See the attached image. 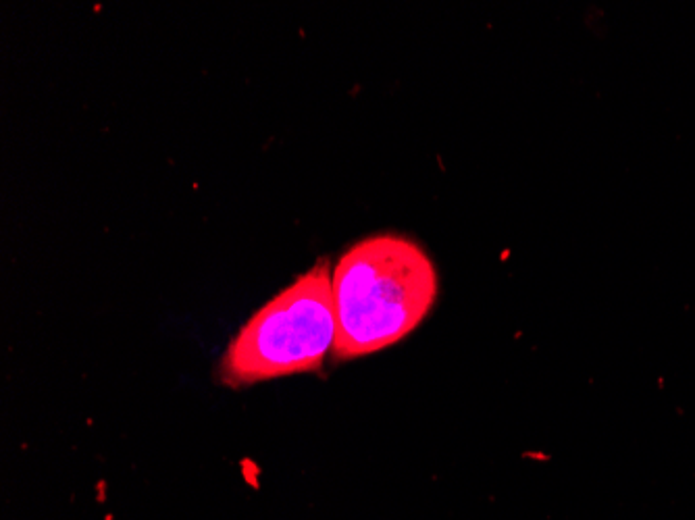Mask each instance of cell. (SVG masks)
I'll list each match as a JSON object with an SVG mask.
<instances>
[{
  "label": "cell",
  "mask_w": 695,
  "mask_h": 520,
  "mask_svg": "<svg viewBox=\"0 0 695 520\" xmlns=\"http://www.w3.org/2000/svg\"><path fill=\"white\" fill-rule=\"evenodd\" d=\"M333 356L352 360L411 335L437 298V273L413 239L381 233L356 241L331 273Z\"/></svg>",
  "instance_id": "obj_1"
},
{
  "label": "cell",
  "mask_w": 695,
  "mask_h": 520,
  "mask_svg": "<svg viewBox=\"0 0 695 520\" xmlns=\"http://www.w3.org/2000/svg\"><path fill=\"white\" fill-rule=\"evenodd\" d=\"M333 341L331 273L321 260L248 318L223 354L221 379L242 387L317 371Z\"/></svg>",
  "instance_id": "obj_2"
}]
</instances>
